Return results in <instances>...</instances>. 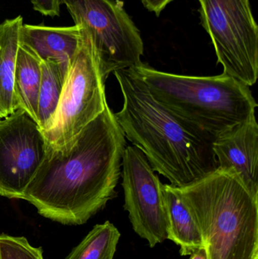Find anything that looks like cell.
Wrapping results in <instances>:
<instances>
[{
    "label": "cell",
    "mask_w": 258,
    "mask_h": 259,
    "mask_svg": "<svg viewBox=\"0 0 258 259\" xmlns=\"http://www.w3.org/2000/svg\"><path fill=\"white\" fill-rule=\"evenodd\" d=\"M114 74L124 99L115 118L126 138L142 151L154 172L180 187L218 168L212 149L215 137L162 106L127 69Z\"/></svg>",
    "instance_id": "cell-2"
},
{
    "label": "cell",
    "mask_w": 258,
    "mask_h": 259,
    "mask_svg": "<svg viewBox=\"0 0 258 259\" xmlns=\"http://www.w3.org/2000/svg\"><path fill=\"white\" fill-rule=\"evenodd\" d=\"M168 222V239L180 246L182 256L191 255L204 247L199 228L190 211L171 184H163Z\"/></svg>",
    "instance_id": "cell-13"
},
{
    "label": "cell",
    "mask_w": 258,
    "mask_h": 259,
    "mask_svg": "<svg viewBox=\"0 0 258 259\" xmlns=\"http://www.w3.org/2000/svg\"><path fill=\"white\" fill-rule=\"evenodd\" d=\"M0 259H43L42 248L32 246L24 237L0 234Z\"/></svg>",
    "instance_id": "cell-17"
},
{
    "label": "cell",
    "mask_w": 258,
    "mask_h": 259,
    "mask_svg": "<svg viewBox=\"0 0 258 259\" xmlns=\"http://www.w3.org/2000/svg\"><path fill=\"white\" fill-rule=\"evenodd\" d=\"M70 65L53 60L40 61L41 82L37 105V124L48 130L56 113Z\"/></svg>",
    "instance_id": "cell-15"
},
{
    "label": "cell",
    "mask_w": 258,
    "mask_h": 259,
    "mask_svg": "<svg viewBox=\"0 0 258 259\" xmlns=\"http://www.w3.org/2000/svg\"><path fill=\"white\" fill-rule=\"evenodd\" d=\"M33 9L51 18L60 15L61 0H31Z\"/></svg>",
    "instance_id": "cell-18"
},
{
    "label": "cell",
    "mask_w": 258,
    "mask_h": 259,
    "mask_svg": "<svg viewBox=\"0 0 258 259\" xmlns=\"http://www.w3.org/2000/svg\"><path fill=\"white\" fill-rule=\"evenodd\" d=\"M127 70L162 106L215 139L254 115L257 107L249 87L224 73L180 75L142 62Z\"/></svg>",
    "instance_id": "cell-4"
},
{
    "label": "cell",
    "mask_w": 258,
    "mask_h": 259,
    "mask_svg": "<svg viewBox=\"0 0 258 259\" xmlns=\"http://www.w3.org/2000/svg\"><path fill=\"white\" fill-rule=\"evenodd\" d=\"M81 39V26L45 27L23 24L20 45L40 61L53 60L70 65Z\"/></svg>",
    "instance_id": "cell-11"
},
{
    "label": "cell",
    "mask_w": 258,
    "mask_h": 259,
    "mask_svg": "<svg viewBox=\"0 0 258 259\" xmlns=\"http://www.w3.org/2000/svg\"><path fill=\"white\" fill-rule=\"evenodd\" d=\"M120 237L111 222L95 225L66 259H113Z\"/></svg>",
    "instance_id": "cell-16"
},
{
    "label": "cell",
    "mask_w": 258,
    "mask_h": 259,
    "mask_svg": "<svg viewBox=\"0 0 258 259\" xmlns=\"http://www.w3.org/2000/svg\"><path fill=\"white\" fill-rule=\"evenodd\" d=\"M0 49H1V46H0Z\"/></svg>",
    "instance_id": "cell-21"
},
{
    "label": "cell",
    "mask_w": 258,
    "mask_h": 259,
    "mask_svg": "<svg viewBox=\"0 0 258 259\" xmlns=\"http://www.w3.org/2000/svg\"><path fill=\"white\" fill-rule=\"evenodd\" d=\"M218 167L234 169L258 194V124L255 115L217 137L212 144Z\"/></svg>",
    "instance_id": "cell-10"
},
{
    "label": "cell",
    "mask_w": 258,
    "mask_h": 259,
    "mask_svg": "<svg viewBox=\"0 0 258 259\" xmlns=\"http://www.w3.org/2000/svg\"><path fill=\"white\" fill-rule=\"evenodd\" d=\"M0 122H1V120H0Z\"/></svg>",
    "instance_id": "cell-22"
},
{
    "label": "cell",
    "mask_w": 258,
    "mask_h": 259,
    "mask_svg": "<svg viewBox=\"0 0 258 259\" xmlns=\"http://www.w3.org/2000/svg\"><path fill=\"white\" fill-rule=\"evenodd\" d=\"M173 0H142V4L150 12L159 16L165 8Z\"/></svg>",
    "instance_id": "cell-19"
},
{
    "label": "cell",
    "mask_w": 258,
    "mask_h": 259,
    "mask_svg": "<svg viewBox=\"0 0 258 259\" xmlns=\"http://www.w3.org/2000/svg\"><path fill=\"white\" fill-rule=\"evenodd\" d=\"M122 167L124 209L136 234L153 248L168 240L163 184L136 146L126 147Z\"/></svg>",
    "instance_id": "cell-8"
},
{
    "label": "cell",
    "mask_w": 258,
    "mask_h": 259,
    "mask_svg": "<svg viewBox=\"0 0 258 259\" xmlns=\"http://www.w3.org/2000/svg\"><path fill=\"white\" fill-rule=\"evenodd\" d=\"M198 1L223 73L251 88L258 77V27L249 0Z\"/></svg>",
    "instance_id": "cell-7"
},
{
    "label": "cell",
    "mask_w": 258,
    "mask_h": 259,
    "mask_svg": "<svg viewBox=\"0 0 258 259\" xmlns=\"http://www.w3.org/2000/svg\"><path fill=\"white\" fill-rule=\"evenodd\" d=\"M189 259H208L207 252L204 247L195 251Z\"/></svg>",
    "instance_id": "cell-20"
},
{
    "label": "cell",
    "mask_w": 258,
    "mask_h": 259,
    "mask_svg": "<svg viewBox=\"0 0 258 259\" xmlns=\"http://www.w3.org/2000/svg\"><path fill=\"white\" fill-rule=\"evenodd\" d=\"M141 1H142V0H141Z\"/></svg>",
    "instance_id": "cell-23"
},
{
    "label": "cell",
    "mask_w": 258,
    "mask_h": 259,
    "mask_svg": "<svg viewBox=\"0 0 258 259\" xmlns=\"http://www.w3.org/2000/svg\"><path fill=\"white\" fill-rule=\"evenodd\" d=\"M75 25L86 30L101 75L142 63L144 46L139 29L121 0H61Z\"/></svg>",
    "instance_id": "cell-6"
},
{
    "label": "cell",
    "mask_w": 258,
    "mask_h": 259,
    "mask_svg": "<svg viewBox=\"0 0 258 259\" xmlns=\"http://www.w3.org/2000/svg\"><path fill=\"white\" fill-rule=\"evenodd\" d=\"M127 142L115 113L105 110L77 134L69 149L45 153L22 199L63 225L86 223L117 196Z\"/></svg>",
    "instance_id": "cell-1"
},
{
    "label": "cell",
    "mask_w": 258,
    "mask_h": 259,
    "mask_svg": "<svg viewBox=\"0 0 258 259\" xmlns=\"http://www.w3.org/2000/svg\"><path fill=\"white\" fill-rule=\"evenodd\" d=\"M173 188L199 228L208 259H258V194L234 169L218 167Z\"/></svg>",
    "instance_id": "cell-3"
},
{
    "label": "cell",
    "mask_w": 258,
    "mask_h": 259,
    "mask_svg": "<svg viewBox=\"0 0 258 259\" xmlns=\"http://www.w3.org/2000/svg\"><path fill=\"white\" fill-rule=\"evenodd\" d=\"M38 124L21 109L0 122V196L22 199L45 156Z\"/></svg>",
    "instance_id": "cell-9"
},
{
    "label": "cell",
    "mask_w": 258,
    "mask_h": 259,
    "mask_svg": "<svg viewBox=\"0 0 258 259\" xmlns=\"http://www.w3.org/2000/svg\"><path fill=\"white\" fill-rule=\"evenodd\" d=\"M40 82V60L19 44L15 64V97L18 109L24 111L36 124Z\"/></svg>",
    "instance_id": "cell-14"
},
{
    "label": "cell",
    "mask_w": 258,
    "mask_h": 259,
    "mask_svg": "<svg viewBox=\"0 0 258 259\" xmlns=\"http://www.w3.org/2000/svg\"><path fill=\"white\" fill-rule=\"evenodd\" d=\"M105 83L92 40L81 26V39L68 68L57 109L48 130L42 132L46 147L69 149L82 129L105 110L108 104Z\"/></svg>",
    "instance_id": "cell-5"
},
{
    "label": "cell",
    "mask_w": 258,
    "mask_h": 259,
    "mask_svg": "<svg viewBox=\"0 0 258 259\" xmlns=\"http://www.w3.org/2000/svg\"><path fill=\"white\" fill-rule=\"evenodd\" d=\"M22 24L21 15L0 23V118L19 109L15 94V71Z\"/></svg>",
    "instance_id": "cell-12"
}]
</instances>
